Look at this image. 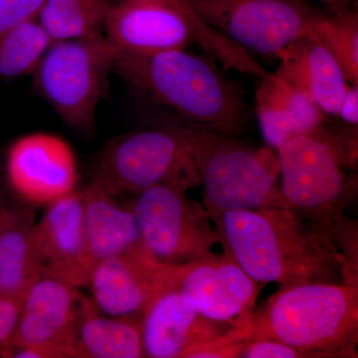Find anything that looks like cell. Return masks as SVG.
I'll return each instance as SVG.
<instances>
[{
  "label": "cell",
  "instance_id": "603a6c76",
  "mask_svg": "<svg viewBox=\"0 0 358 358\" xmlns=\"http://www.w3.org/2000/svg\"><path fill=\"white\" fill-rule=\"evenodd\" d=\"M53 43L37 18L14 27L0 39V79L34 73Z\"/></svg>",
  "mask_w": 358,
  "mask_h": 358
},
{
  "label": "cell",
  "instance_id": "7a4b0ae2",
  "mask_svg": "<svg viewBox=\"0 0 358 358\" xmlns=\"http://www.w3.org/2000/svg\"><path fill=\"white\" fill-rule=\"evenodd\" d=\"M114 70L138 93L178 113L185 122L239 138L251 127L243 91L209 59L176 49L117 54Z\"/></svg>",
  "mask_w": 358,
  "mask_h": 358
},
{
  "label": "cell",
  "instance_id": "30bf717a",
  "mask_svg": "<svg viewBox=\"0 0 358 358\" xmlns=\"http://www.w3.org/2000/svg\"><path fill=\"white\" fill-rule=\"evenodd\" d=\"M197 15L235 44L279 59L305 36L324 11L306 0H185Z\"/></svg>",
  "mask_w": 358,
  "mask_h": 358
},
{
  "label": "cell",
  "instance_id": "ac0fdd59",
  "mask_svg": "<svg viewBox=\"0 0 358 358\" xmlns=\"http://www.w3.org/2000/svg\"><path fill=\"white\" fill-rule=\"evenodd\" d=\"M274 74L308 94L327 117H338L350 84L343 68L317 39L305 35L280 56Z\"/></svg>",
  "mask_w": 358,
  "mask_h": 358
},
{
  "label": "cell",
  "instance_id": "484cf974",
  "mask_svg": "<svg viewBox=\"0 0 358 358\" xmlns=\"http://www.w3.org/2000/svg\"><path fill=\"white\" fill-rule=\"evenodd\" d=\"M239 357L243 358H306L303 352L280 341L258 338L244 343Z\"/></svg>",
  "mask_w": 358,
  "mask_h": 358
},
{
  "label": "cell",
  "instance_id": "7c38bea8",
  "mask_svg": "<svg viewBox=\"0 0 358 358\" xmlns=\"http://www.w3.org/2000/svg\"><path fill=\"white\" fill-rule=\"evenodd\" d=\"M173 289L201 315L240 329L253 317L261 286L224 252L208 260L174 266Z\"/></svg>",
  "mask_w": 358,
  "mask_h": 358
},
{
  "label": "cell",
  "instance_id": "3957f363",
  "mask_svg": "<svg viewBox=\"0 0 358 358\" xmlns=\"http://www.w3.org/2000/svg\"><path fill=\"white\" fill-rule=\"evenodd\" d=\"M258 338L293 346L306 358L357 357L358 287H281L243 327L244 343Z\"/></svg>",
  "mask_w": 358,
  "mask_h": 358
},
{
  "label": "cell",
  "instance_id": "7402d4cb",
  "mask_svg": "<svg viewBox=\"0 0 358 358\" xmlns=\"http://www.w3.org/2000/svg\"><path fill=\"white\" fill-rule=\"evenodd\" d=\"M112 6L107 0H45L37 20L54 42L100 36Z\"/></svg>",
  "mask_w": 358,
  "mask_h": 358
},
{
  "label": "cell",
  "instance_id": "2e32d148",
  "mask_svg": "<svg viewBox=\"0 0 358 358\" xmlns=\"http://www.w3.org/2000/svg\"><path fill=\"white\" fill-rule=\"evenodd\" d=\"M234 329L227 322L201 315L183 300L178 291L169 289L141 315L143 355L187 358L193 350L217 341Z\"/></svg>",
  "mask_w": 358,
  "mask_h": 358
},
{
  "label": "cell",
  "instance_id": "f546056e",
  "mask_svg": "<svg viewBox=\"0 0 358 358\" xmlns=\"http://www.w3.org/2000/svg\"><path fill=\"white\" fill-rule=\"evenodd\" d=\"M14 209L4 208L0 207V234L6 227L7 224L11 220L14 214Z\"/></svg>",
  "mask_w": 358,
  "mask_h": 358
},
{
  "label": "cell",
  "instance_id": "cb8c5ba5",
  "mask_svg": "<svg viewBox=\"0 0 358 358\" xmlns=\"http://www.w3.org/2000/svg\"><path fill=\"white\" fill-rule=\"evenodd\" d=\"M307 35L331 52L348 83L358 84V11L352 6L339 13L324 11Z\"/></svg>",
  "mask_w": 358,
  "mask_h": 358
},
{
  "label": "cell",
  "instance_id": "8992f818",
  "mask_svg": "<svg viewBox=\"0 0 358 358\" xmlns=\"http://www.w3.org/2000/svg\"><path fill=\"white\" fill-rule=\"evenodd\" d=\"M103 30L119 54H154L196 44L226 68L259 79L272 74L207 24L185 0H124L110 6Z\"/></svg>",
  "mask_w": 358,
  "mask_h": 358
},
{
  "label": "cell",
  "instance_id": "5bb4252c",
  "mask_svg": "<svg viewBox=\"0 0 358 358\" xmlns=\"http://www.w3.org/2000/svg\"><path fill=\"white\" fill-rule=\"evenodd\" d=\"M173 271L152 257L117 256L96 264L87 287L105 315H141L159 294L173 289Z\"/></svg>",
  "mask_w": 358,
  "mask_h": 358
},
{
  "label": "cell",
  "instance_id": "d4e9b609",
  "mask_svg": "<svg viewBox=\"0 0 358 358\" xmlns=\"http://www.w3.org/2000/svg\"><path fill=\"white\" fill-rule=\"evenodd\" d=\"M45 0H0V39L16 26L37 17Z\"/></svg>",
  "mask_w": 358,
  "mask_h": 358
},
{
  "label": "cell",
  "instance_id": "5b68a950",
  "mask_svg": "<svg viewBox=\"0 0 358 358\" xmlns=\"http://www.w3.org/2000/svg\"><path fill=\"white\" fill-rule=\"evenodd\" d=\"M178 124L199 169L211 218L227 211L289 209L278 185L279 159L272 150L187 122Z\"/></svg>",
  "mask_w": 358,
  "mask_h": 358
},
{
  "label": "cell",
  "instance_id": "ffe728a7",
  "mask_svg": "<svg viewBox=\"0 0 358 358\" xmlns=\"http://www.w3.org/2000/svg\"><path fill=\"white\" fill-rule=\"evenodd\" d=\"M34 211L18 209L0 234V296L23 298L43 273Z\"/></svg>",
  "mask_w": 358,
  "mask_h": 358
},
{
  "label": "cell",
  "instance_id": "e0dca14e",
  "mask_svg": "<svg viewBox=\"0 0 358 358\" xmlns=\"http://www.w3.org/2000/svg\"><path fill=\"white\" fill-rule=\"evenodd\" d=\"M80 192L87 243L95 266L117 256L152 257L143 245L131 206L122 203L119 195L94 178Z\"/></svg>",
  "mask_w": 358,
  "mask_h": 358
},
{
  "label": "cell",
  "instance_id": "ba28073f",
  "mask_svg": "<svg viewBox=\"0 0 358 358\" xmlns=\"http://www.w3.org/2000/svg\"><path fill=\"white\" fill-rule=\"evenodd\" d=\"M119 52L103 35L54 42L35 71V86L71 128L93 131Z\"/></svg>",
  "mask_w": 358,
  "mask_h": 358
},
{
  "label": "cell",
  "instance_id": "277c9868",
  "mask_svg": "<svg viewBox=\"0 0 358 358\" xmlns=\"http://www.w3.org/2000/svg\"><path fill=\"white\" fill-rule=\"evenodd\" d=\"M358 126L327 121L275 150L289 209L331 232L357 189Z\"/></svg>",
  "mask_w": 358,
  "mask_h": 358
},
{
  "label": "cell",
  "instance_id": "4316f807",
  "mask_svg": "<svg viewBox=\"0 0 358 358\" xmlns=\"http://www.w3.org/2000/svg\"><path fill=\"white\" fill-rule=\"evenodd\" d=\"M22 298L0 296V352L13 338L20 320Z\"/></svg>",
  "mask_w": 358,
  "mask_h": 358
},
{
  "label": "cell",
  "instance_id": "f1b7e54d",
  "mask_svg": "<svg viewBox=\"0 0 358 358\" xmlns=\"http://www.w3.org/2000/svg\"><path fill=\"white\" fill-rule=\"evenodd\" d=\"M327 7V10L331 13H339V11L345 10L353 6L355 0H315Z\"/></svg>",
  "mask_w": 358,
  "mask_h": 358
},
{
  "label": "cell",
  "instance_id": "9c48e42d",
  "mask_svg": "<svg viewBox=\"0 0 358 358\" xmlns=\"http://www.w3.org/2000/svg\"><path fill=\"white\" fill-rule=\"evenodd\" d=\"M143 245L150 255L164 265H187L215 258L222 246L208 211L173 186H155L134 193L129 203Z\"/></svg>",
  "mask_w": 358,
  "mask_h": 358
},
{
  "label": "cell",
  "instance_id": "8fae6325",
  "mask_svg": "<svg viewBox=\"0 0 358 358\" xmlns=\"http://www.w3.org/2000/svg\"><path fill=\"white\" fill-rule=\"evenodd\" d=\"M92 300L76 287L43 274L22 298L20 320L2 357L73 358L78 324Z\"/></svg>",
  "mask_w": 358,
  "mask_h": 358
},
{
  "label": "cell",
  "instance_id": "4fadbf2b",
  "mask_svg": "<svg viewBox=\"0 0 358 358\" xmlns=\"http://www.w3.org/2000/svg\"><path fill=\"white\" fill-rule=\"evenodd\" d=\"M6 173L14 192L32 205H48L76 190L74 152L54 134H31L16 141L7 155Z\"/></svg>",
  "mask_w": 358,
  "mask_h": 358
},
{
  "label": "cell",
  "instance_id": "d6986e66",
  "mask_svg": "<svg viewBox=\"0 0 358 358\" xmlns=\"http://www.w3.org/2000/svg\"><path fill=\"white\" fill-rule=\"evenodd\" d=\"M256 91V114L266 143L277 150L287 141L312 133L327 115L305 92L272 73L260 79Z\"/></svg>",
  "mask_w": 358,
  "mask_h": 358
},
{
  "label": "cell",
  "instance_id": "6da1fadb",
  "mask_svg": "<svg viewBox=\"0 0 358 358\" xmlns=\"http://www.w3.org/2000/svg\"><path fill=\"white\" fill-rule=\"evenodd\" d=\"M211 219L224 251L259 284L345 282L346 264L333 235L292 209L227 211Z\"/></svg>",
  "mask_w": 358,
  "mask_h": 358
},
{
  "label": "cell",
  "instance_id": "52a82bcc",
  "mask_svg": "<svg viewBox=\"0 0 358 358\" xmlns=\"http://www.w3.org/2000/svg\"><path fill=\"white\" fill-rule=\"evenodd\" d=\"M93 178L115 195L155 186L188 192L201 183L178 124L138 129L110 141L99 155Z\"/></svg>",
  "mask_w": 358,
  "mask_h": 358
},
{
  "label": "cell",
  "instance_id": "44dd1931",
  "mask_svg": "<svg viewBox=\"0 0 358 358\" xmlns=\"http://www.w3.org/2000/svg\"><path fill=\"white\" fill-rule=\"evenodd\" d=\"M141 315L106 317L92 300L78 324L73 358H141Z\"/></svg>",
  "mask_w": 358,
  "mask_h": 358
},
{
  "label": "cell",
  "instance_id": "9a60e30c",
  "mask_svg": "<svg viewBox=\"0 0 358 358\" xmlns=\"http://www.w3.org/2000/svg\"><path fill=\"white\" fill-rule=\"evenodd\" d=\"M43 274L79 288L95 267L87 243L81 192L68 193L47 205L35 226Z\"/></svg>",
  "mask_w": 358,
  "mask_h": 358
},
{
  "label": "cell",
  "instance_id": "83f0119b",
  "mask_svg": "<svg viewBox=\"0 0 358 358\" xmlns=\"http://www.w3.org/2000/svg\"><path fill=\"white\" fill-rule=\"evenodd\" d=\"M338 117L345 124L358 126V84L348 87Z\"/></svg>",
  "mask_w": 358,
  "mask_h": 358
}]
</instances>
